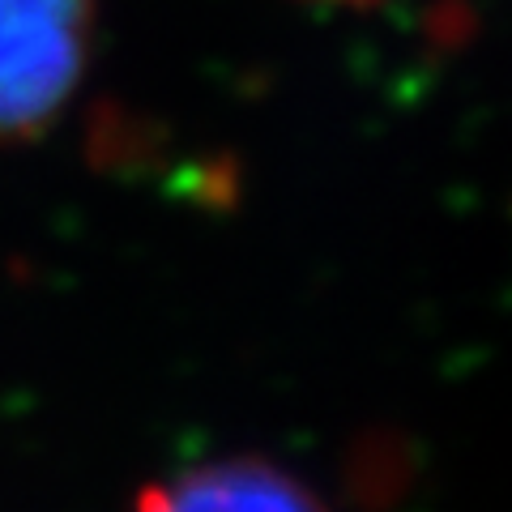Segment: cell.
Wrapping results in <instances>:
<instances>
[{
    "label": "cell",
    "mask_w": 512,
    "mask_h": 512,
    "mask_svg": "<svg viewBox=\"0 0 512 512\" xmlns=\"http://www.w3.org/2000/svg\"><path fill=\"white\" fill-rule=\"evenodd\" d=\"M94 0H0V146L30 141L82 86Z\"/></svg>",
    "instance_id": "1"
},
{
    "label": "cell",
    "mask_w": 512,
    "mask_h": 512,
    "mask_svg": "<svg viewBox=\"0 0 512 512\" xmlns=\"http://www.w3.org/2000/svg\"><path fill=\"white\" fill-rule=\"evenodd\" d=\"M133 512H329L325 500L269 457L201 461L167 483H150Z\"/></svg>",
    "instance_id": "2"
},
{
    "label": "cell",
    "mask_w": 512,
    "mask_h": 512,
    "mask_svg": "<svg viewBox=\"0 0 512 512\" xmlns=\"http://www.w3.org/2000/svg\"><path fill=\"white\" fill-rule=\"evenodd\" d=\"M320 5H372V0H320Z\"/></svg>",
    "instance_id": "3"
}]
</instances>
